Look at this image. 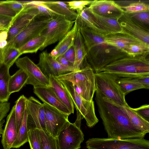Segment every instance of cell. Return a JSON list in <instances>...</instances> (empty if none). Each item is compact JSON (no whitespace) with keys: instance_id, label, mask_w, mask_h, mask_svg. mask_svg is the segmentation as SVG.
Listing matches in <instances>:
<instances>
[{"instance_id":"1","label":"cell","mask_w":149,"mask_h":149,"mask_svg":"<svg viewBox=\"0 0 149 149\" xmlns=\"http://www.w3.org/2000/svg\"><path fill=\"white\" fill-rule=\"evenodd\" d=\"M95 100L108 138H144L146 134L135 127L118 104L95 91Z\"/></svg>"},{"instance_id":"2","label":"cell","mask_w":149,"mask_h":149,"mask_svg":"<svg viewBox=\"0 0 149 149\" xmlns=\"http://www.w3.org/2000/svg\"><path fill=\"white\" fill-rule=\"evenodd\" d=\"M148 55L136 56L127 55L106 66L100 72L112 74L120 77L136 78L149 75Z\"/></svg>"},{"instance_id":"3","label":"cell","mask_w":149,"mask_h":149,"mask_svg":"<svg viewBox=\"0 0 149 149\" xmlns=\"http://www.w3.org/2000/svg\"><path fill=\"white\" fill-rule=\"evenodd\" d=\"M56 77L60 81L71 83L76 92L84 99L88 101L93 100L96 91L95 72L87 63L79 70Z\"/></svg>"},{"instance_id":"4","label":"cell","mask_w":149,"mask_h":149,"mask_svg":"<svg viewBox=\"0 0 149 149\" xmlns=\"http://www.w3.org/2000/svg\"><path fill=\"white\" fill-rule=\"evenodd\" d=\"M86 143L88 149H149V141L144 138H92Z\"/></svg>"},{"instance_id":"5","label":"cell","mask_w":149,"mask_h":149,"mask_svg":"<svg viewBox=\"0 0 149 149\" xmlns=\"http://www.w3.org/2000/svg\"><path fill=\"white\" fill-rule=\"evenodd\" d=\"M95 76L96 91L120 105H128L125 95L117 82V76L103 72L95 73Z\"/></svg>"},{"instance_id":"6","label":"cell","mask_w":149,"mask_h":149,"mask_svg":"<svg viewBox=\"0 0 149 149\" xmlns=\"http://www.w3.org/2000/svg\"><path fill=\"white\" fill-rule=\"evenodd\" d=\"M75 22L68 20L60 15L52 18L41 34L45 39L40 50L60 41L71 29Z\"/></svg>"},{"instance_id":"7","label":"cell","mask_w":149,"mask_h":149,"mask_svg":"<svg viewBox=\"0 0 149 149\" xmlns=\"http://www.w3.org/2000/svg\"><path fill=\"white\" fill-rule=\"evenodd\" d=\"M70 95L76 109L86 120L87 126L91 128L99 122L95 114L93 100L88 101L82 98L76 92L73 84L68 81H60Z\"/></svg>"},{"instance_id":"8","label":"cell","mask_w":149,"mask_h":149,"mask_svg":"<svg viewBox=\"0 0 149 149\" xmlns=\"http://www.w3.org/2000/svg\"><path fill=\"white\" fill-rule=\"evenodd\" d=\"M81 125L69 123L60 132L56 139L58 149H79L84 140Z\"/></svg>"},{"instance_id":"9","label":"cell","mask_w":149,"mask_h":149,"mask_svg":"<svg viewBox=\"0 0 149 149\" xmlns=\"http://www.w3.org/2000/svg\"><path fill=\"white\" fill-rule=\"evenodd\" d=\"M51 19L37 17L16 36L8 42L6 46L18 49L30 40L40 35Z\"/></svg>"},{"instance_id":"10","label":"cell","mask_w":149,"mask_h":149,"mask_svg":"<svg viewBox=\"0 0 149 149\" xmlns=\"http://www.w3.org/2000/svg\"><path fill=\"white\" fill-rule=\"evenodd\" d=\"M15 63L19 69L24 71L28 76L26 84L35 87H49V78L45 75L40 68L27 56L18 58Z\"/></svg>"},{"instance_id":"11","label":"cell","mask_w":149,"mask_h":149,"mask_svg":"<svg viewBox=\"0 0 149 149\" xmlns=\"http://www.w3.org/2000/svg\"><path fill=\"white\" fill-rule=\"evenodd\" d=\"M45 113V128L52 136L56 138L60 132L69 122V115L49 105L43 103Z\"/></svg>"},{"instance_id":"12","label":"cell","mask_w":149,"mask_h":149,"mask_svg":"<svg viewBox=\"0 0 149 149\" xmlns=\"http://www.w3.org/2000/svg\"><path fill=\"white\" fill-rule=\"evenodd\" d=\"M28 128L45 130V113L43 104L33 97L27 98Z\"/></svg>"},{"instance_id":"13","label":"cell","mask_w":149,"mask_h":149,"mask_svg":"<svg viewBox=\"0 0 149 149\" xmlns=\"http://www.w3.org/2000/svg\"><path fill=\"white\" fill-rule=\"evenodd\" d=\"M123 33L149 44V29L134 20L124 12L117 19Z\"/></svg>"},{"instance_id":"14","label":"cell","mask_w":149,"mask_h":149,"mask_svg":"<svg viewBox=\"0 0 149 149\" xmlns=\"http://www.w3.org/2000/svg\"><path fill=\"white\" fill-rule=\"evenodd\" d=\"M38 12L35 8L26 5L24 9L13 19L8 30L7 41H10L36 18Z\"/></svg>"},{"instance_id":"15","label":"cell","mask_w":149,"mask_h":149,"mask_svg":"<svg viewBox=\"0 0 149 149\" xmlns=\"http://www.w3.org/2000/svg\"><path fill=\"white\" fill-rule=\"evenodd\" d=\"M37 65L46 76L52 75L56 77L74 71L73 68L64 66L58 62L47 51L40 53Z\"/></svg>"},{"instance_id":"16","label":"cell","mask_w":149,"mask_h":149,"mask_svg":"<svg viewBox=\"0 0 149 149\" xmlns=\"http://www.w3.org/2000/svg\"><path fill=\"white\" fill-rule=\"evenodd\" d=\"M87 8L92 13L117 19L124 12L120 6L111 0L92 1Z\"/></svg>"},{"instance_id":"17","label":"cell","mask_w":149,"mask_h":149,"mask_svg":"<svg viewBox=\"0 0 149 149\" xmlns=\"http://www.w3.org/2000/svg\"><path fill=\"white\" fill-rule=\"evenodd\" d=\"M34 94L43 102L69 115L72 114L61 101L52 89L49 87H33Z\"/></svg>"},{"instance_id":"18","label":"cell","mask_w":149,"mask_h":149,"mask_svg":"<svg viewBox=\"0 0 149 149\" xmlns=\"http://www.w3.org/2000/svg\"><path fill=\"white\" fill-rule=\"evenodd\" d=\"M15 105L6 118L5 127L1 135V143L3 149H11L17 136Z\"/></svg>"},{"instance_id":"19","label":"cell","mask_w":149,"mask_h":149,"mask_svg":"<svg viewBox=\"0 0 149 149\" xmlns=\"http://www.w3.org/2000/svg\"><path fill=\"white\" fill-rule=\"evenodd\" d=\"M104 37L105 44L121 51L130 45L144 42L123 33H109L104 35Z\"/></svg>"},{"instance_id":"20","label":"cell","mask_w":149,"mask_h":149,"mask_svg":"<svg viewBox=\"0 0 149 149\" xmlns=\"http://www.w3.org/2000/svg\"><path fill=\"white\" fill-rule=\"evenodd\" d=\"M50 87L61 101L67 107L71 113H74V106L68 93L61 81L52 75L48 76Z\"/></svg>"},{"instance_id":"21","label":"cell","mask_w":149,"mask_h":149,"mask_svg":"<svg viewBox=\"0 0 149 149\" xmlns=\"http://www.w3.org/2000/svg\"><path fill=\"white\" fill-rule=\"evenodd\" d=\"M87 52L104 43V34L99 33L86 26L79 27Z\"/></svg>"},{"instance_id":"22","label":"cell","mask_w":149,"mask_h":149,"mask_svg":"<svg viewBox=\"0 0 149 149\" xmlns=\"http://www.w3.org/2000/svg\"><path fill=\"white\" fill-rule=\"evenodd\" d=\"M76 10L77 16L75 21L79 27L86 26L99 33L104 35L107 34L95 22L87 7Z\"/></svg>"},{"instance_id":"23","label":"cell","mask_w":149,"mask_h":149,"mask_svg":"<svg viewBox=\"0 0 149 149\" xmlns=\"http://www.w3.org/2000/svg\"><path fill=\"white\" fill-rule=\"evenodd\" d=\"M3 49H0V102H8L10 95L8 91V84L10 75L9 68L3 63Z\"/></svg>"},{"instance_id":"24","label":"cell","mask_w":149,"mask_h":149,"mask_svg":"<svg viewBox=\"0 0 149 149\" xmlns=\"http://www.w3.org/2000/svg\"><path fill=\"white\" fill-rule=\"evenodd\" d=\"M73 45L75 52V58L73 68L74 71H76L80 70L82 68L83 63L87 53L79 27L75 37Z\"/></svg>"},{"instance_id":"25","label":"cell","mask_w":149,"mask_h":149,"mask_svg":"<svg viewBox=\"0 0 149 149\" xmlns=\"http://www.w3.org/2000/svg\"><path fill=\"white\" fill-rule=\"evenodd\" d=\"M49 9L58 15L71 21L76 19L77 14L74 11L70 9L65 2L59 1H42Z\"/></svg>"},{"instance_id":"26","label":"cell","mask_w":149,"mask_h":149,"mask_svg":"<svg viewBox=\"0 0 149 149\" xmlns=\"http://www.w3.org/2000/svg\"><path fill=\"white\" fill-rule=\"evenodd\" d=\"M90 12L96 23L107 34L123 33L118 19L101 16Z\"/></svg>"},{"instance_id":"27","label":"cell","mask_w":149,"mask_h":149,"mask_svg":"<svg viewBox=\"0 0 149 149\" xmlns=\"http://www.w3.org/2000/svg\"><path fill=\"white\" fill-rule=\"evenodd\" d=\"M121 107L135 127L146 135L149 133V122L143 118L128 105H121Z\"/></svg>"},{"instance_id":"28","label":"cell","mask_w":149,"mask_h":149,"mask_svg":"<svg viewBox=\"0 0 149 149\" xmlns=\"http://www.w3.org/2000/svg\"><path fill=\"white\" fill-rule=\"evenodd\" d=\"M28 78L26 73L20 69L10 76L8 84V91L9 94L19 91L26 84Z\"/></svg>"},{"instance_id":"29","label":"cell","mask_w":149,"mask_h":149,"mask_svg":"<svg viewBox=\"0 0 149 149\" xmlns=\"http://www.w3.org/2000/svg\"><path fill=\"white\" fill-rule=\"evenodd\" d=\"M78 28V27L75 21L71 29L59 41L54 48L58 52V54L55 59L58 56H63L65 52L73 45Z\"/></svg>"},{"instance_id":"30","label":"cell","mask_w":149,"mask_h":149,"mask_svg":"<svg viewBox=\"0 0 149 149\" xmlns=\"http://www.w3.org/2000/svg\"><path fill=\"white\" fill-rule=\"evenodd\" d=\"M117 82L125 95L132 91L144 89V87L137 81L136 77H118Z\"/></svg>"},{"instance_id":"31","label":"cell","mask_w":149,"mask_h":149,"mask_svg":"<svg viewBox=\"0 0 149 149\" xmlns=\"http://www.w3.org/2000/svg\"><path fill=\"white\" fill-rule=\"evenodd\" d=\"M27 112L26 106L17 138L14 142L12 148H18L28 142V128L27 122Z\"/></svg>"},{"instance_id":"32","label":"cell","mask_w":149,"mask_h":149,"mask_svg":"<svg viewBox=\"0 0 149 149\" xmlns=\"http://www.w3.org/2000/svg\"><path fill=\"white\" fill-rule=\"evenodd\" d=\"M45 39V36L40 34L28 42L18 49L21 55L27 53H36L40 50Z\"/></svg>"},{"instance_id":"33","label":"cell","mask_w":149,"mask_h":149,"mask_svg":"<svg viewBox=\"0 0 149 149\" xmlns=\"http://www.w3.org/2000/svg\"><path fill=\"white\" fill-rule=\"evenodd\" d=\"M122 51L130 56H136L148 54L149 44L144 42L130 45Z\"/></svg>"},{"instance_id":"34","label":"cell","mask_w":149,"mask_h":149,"mask_svg":"<svg viewBox=\"0 0 149 149\" xmlns=\"http://www.w3.org/2000/svg\"><path fill=\"white\" fill-rule=\"evenodd\" d=\"M24 2L26 5L35 8L37 10L38 12V17L52 18L56 15H59L49 9L42 2V1H24Z\"/></svg>"},{"instance_id":"35","label":"cell","mask_w":149,"mask_h":149,"mask_svg":"<svg viewBox=\"0 0 149 149\" xmlns=\"http://www.w3.org/2000/svg\"><path fill=\"white\" fill-rule=\"evenodd\" d=\"M21 55L18 49L6 46L3 50V63L10 69Z\"/></svg>"},{"instance_id":"36","label":"cell","mask_w":149,"mask_h":149,"mask_svg":"<svg viewBox=\"0 0 149 149\" xmlns=\"http://www.w3.org/2000/svg\"><path fill=\"white\" fill-rule=\"evenodd\" d=\"M39 131L42 149H58L56 138L46 130L39 129Z\"/></svg>"},{"instance_id":"37","label":"cell","mask_w":149,"mask_h":149,"mask_svg":"<svg viewBox=\"0 0 149 149\" xmlns=\"http://www.w3.org/2000/svg\"><path fill=\"white\" fill-rule=\"evenodd\" d=\"M27 98L24 95H22L15 102V113L17 133L21 124Z\"/></svg>"},{"instance_id":"38","label":"cell","mask_w":149,"mask_h":149,"mask_svg":"<svg viewBox=\"0 0 149 149\" xmlns=\"http://www.w3.org/2000/svg\"><path fill=\"white\" fill-rule=\"evenodd\" d=\"M28 139L30 149H42L38 129L28 128Z\"/></svg>"},{"instance_id":"39","label":"cell","mask_w":149,"mask_h":149,"mask_svg":"<svg viewBox=\"0 0 149 149\" xmlns=\"http://www.w3.org/2000/svg\"><path fill=\"white\" fill-rule=\"evenodd\" d=\"M121 7L124 12L128 14L149 11V5L143 2L132 3L127 6Z\"/></svg>"},{"instance_id":"40","label":"cell","mask_w":149,"mask_h":149,"mask_svg":"<svg viewBox=\"0 0 149 149\" xmlns=\"http://www.w3.org/2000/svg\"><path fill=\"white\" fill-rule=\"evenodd\" d=\"M0 5L12 10L15 12L16 15L20 13L26 6L24 1L16 0L0 1Z\"/></svg>"},{"instance_id":"41","label":"cell","mask_w":149,"mask_h":149,"mask_svg":"<svg viewBox=\"0 0 149 149\" xmlns=\"http://www.w3.org/2000/svg\"><path fill=\"white\" fill-rule=\"evenodd\" d=\"M127 14L131 18L138 23L147 28L145 25H148V26L149 25V11H144Z\"/></svg>"},{"instance_id":"42","label":"cell","mask_w":149,"mask_h":149,"mask_svg":"<svg viewBox=\"0 0 149 149\" xmlns=\"http://www.w3.org/2000/svg\"><path fill=\"white\" fill-rule=\"evenodd\" d=\"M92 1H73L65 2L70 9L74 11L77 10H82L86 7V6L90 4Z\"/></svg>"},{"instance_id":"43","label":"cell","mask_w":149,"mask_h":149,"mask_svg":"<svg viewBox=\"0 0 149 149\" xmlns=\"http://www.w3.org/2000/svg\"><path fill=\"white\" fill-rule=\"evenodd\" d=\"M134 110L144 119L149 122V105L146 104L136 108Z\"/></svg>"},{"instance_id":"44","label":"cell","mask_w":149,"mask_h":149,"mask_svg":"<svg viewBox=\"0 0 149 149\" xmlns=\"http://www.w3.org/2000/svg\"><path fill=\"white\" fill-rule=\"evenodd\" d=\"M13 18L0 15V31L8 30Z\"/></svg>"},{"instance_id":"45","label":"cell","mask_w":149,"mask_h":149,"mask_svg":"<svg viewBox=\"0 0 149 149\" xmlns=\"http://www.w3.org/2000/svg\"><path fill=\"white\" fill-rule=\"evenodd\" d=\"M63 56L68 61L74 65L75 61V54L73 44L65 52Z\"/></svg>"},{"instance_id":"46","label":"cell","mask_w":149,"mask_h":149,"mask_svg":"<svg viewBox=\"0 0 149 149\" xmlns=\"http://www.w3.org/2000/svg\"><path fill=\"white\" fill-rule=\"evenodd\" d=\"M0 15L14 18L16 14L14 11L10 9L0 5Z\"/></svg>"},{"instance_id":"47","label":"cell","mask_w":149,"mask_h":149,"mask_svg":"<svg viewBox=\"0 0 149 149\" xmlns=\"http://www.w3.org/2000/svg\"><path fill=\"white\" fill-rule=\"evenodd\" d=\"M10 103L8 102H0V118H4L9 112Z\"/></svg>"},{"instance_id":"48","label":"cell","mask_w":149,"mask_h":149,"mask_svg":"<svg viewBox=\"0 0 149 149\" xmlns=\"http://www.w3.org/2000/svg\"><path fill=\"white\" fill-rule=\"evenodd\" d=\"M7 30H1L0 32V48L3 49L6 47L8 42Z\"/></svg>"},{"instance_id":"49","label":"cell","mask_w":149,"mask_h":149,"mask_svg":"<svg viewBox=\"0 0 149 149\" xmlns=\"http://www.w3.org/2000/svg\"><path fill=\"white\" fill-rule=\"evenodd\" d=\"M137 81L144 87V89H149V75L136 77Z\"/></svg>"},{"instance_id":"50","label":"cell","mask_w":149,"mask_h":149,"mask_svg":"<svg viewBox=\"0 0 149 149\" xmlns=\"http://www.w3.org/2000/svg\"><path fill=\"white\" fill-rule=\"evenodd\" d=\"M55 59L58 62L64 66L73 68V65L68 61L63 56H58Z\"/></svg>"},{"instance_id":"51","label":"cell","mask_w":149,"mask_h":149,"mask_svg":"<svg viewBox=\"0 0 149 149\" xmlns=\"http://www.w3.org/2000/svg\"><path fill=\"white\" fill-rule=\"evenodd\" d=\"M4 122L5 121L3 118H0V138L1 137L3 132V127Z\"/></svg>"},{"instance_id":"52","label":"cell","mask_w":149,"mask_h":149,"mask_svg":"<svg viewBox=\"0 0 149 149\" xmlns=\"http://www.w3.org/2000/svg\"><path fill=\"white\" fill-rule=\"evenodd\" d=\"M50 54L55 59L58 54V52L55 49H54L50 53Z\"/></svg>"},{"instance_id":"53","label":"cell","mask_w":149,"mask_h":149,"mask_svg":"<svg viewBox=\"0 0 149 149\" xmlns=\"http://www.w3.org/2000/svg\"></svg>"}]
</instances>
